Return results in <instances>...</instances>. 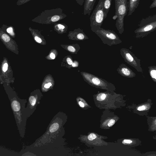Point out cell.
<instances>
[{
	"instance_id": "6da1fadb",
	"label": "cell",
	"mask_w": 156,
	"mask_h": 156,
	"mask_svg": "<svg viewBox=\"0 0 156 156\" xmlns=\"http://www.w3.org/2000/svg\"><path fill=\"white\" fill-rule=\"evenodd\" d=\"M10 105L20 137H24L26 120V101L15 93H8Z\"/></svg>"
},
{
	"instance_id": "7a4b0ae2",
	"label": "cell",
	"mask_w": 156,
	"mask_h": 156,
	"mask_svg": "<svg viewBox=\"0 0 156 156\" xmlns=\"http://www.w3.org/2000/svg\"><path fill=\"white\" fill-rule=\"evenodd\" d=\"M115 12L113 16L116 20L115 27L119 33L121 34L124 32V19L128 12L127 0H115Z\"/></svg>"
},
{
	"instance_id": "3957f363",
	"label": "cell",
	"mask_w": 156,
	"mask_h": 156,
	"mask_svg": "<svg viewBox=\"0 0 156 156\" xmlns=\"http://www.w3.org/2000/svg\"><path fill=\"white\" fill-rule=\"evenodd\" d=\"M139 27L134 31L136 38H142L156 30V14L142 19L139 22Z\"/></svg>"
},
{
	"instance_id": "277c9868",
	"label": "cell",
	"mask_w": 156,
	"mask_h": 156,
	"mask_svg": "<svg viewBox=\"0 0 156 156\" xmlns=\"http://www.w3.org/2000/svg\"><path fill=\"white\" fill-rule=\"evenodd\" d=\"M66 16L62 9L57 8L44 11L32 21L40 23H50L58 22Z\"/></svg>"
},
{
	"instance_id": "5b68a950",
	"label": "cell",
	"mask_w": 156,
	"mask_h": 156,
	"mask_svg": "<svg viewBox=\"0 0 156 156\" xmlns=\"http://www.w3.org/2000/svg\"><path fill=\"white\" fill-rule=\"evenodd\" d=\"M104 0H99L90 18L91 30L94 32L101 27L106 18L104 10Z\"/></svg>"
},
{
	"instance_id": "8992f818",
	"label": "cell",
	"mask_w": 156,
	"mask_h": 156,
	"mask_svg": "<svg viewBox=\"0 0 156 156\" xmlns=\"http://www.w3.org/2000/svg\"><path fill=\"white\" fill-rule=\"evenodd\" d=\"M95 33L104 44L112 46L122 43V41L113 30L100 27Z\"/></svg>"
},
{
	"instance_id": "52a82bcc",
	"label": "cell",
	"mask_w": 156,
	"mask_h": 156,
	"mask_svg": "<svg viewBox=\"0 0 156 156\" xmlns=\"http://www.w3.org/2000/svg\"><path fill=\"white\" fill-rule=\"evenodd\" d=\"M120 53L125 62L134 68L138 72L143 73V70L141 66L140 60L135 56L129 50L122 48Z\"/></svg>"
},
{
	"instance_id": "ba28073f",
	"label": "cell",
	"mask_w": 156,
	"mask_h": 156,
	"mask_svg": "<svg viewBox=\"0 0 156 156\" xmlns=\"http://www.w3.org/2000/svg\"><path fill=\"white\" fill-rule=\"evenodd\" d=\"M87 79L95 86L102 88H110L114 87V85L102 78L88 74Z\"/></svg>"
},
{
	"instance_id": "9c48e42d",
	"label": "cell",
	"mask_w": 156,
	"mask_h": 156,
	"mask_svg": "<svg viewBox=\"0 0 156 156\" xmlns=\"http://www.w3.org/2000/svg\"><path fill=\"white\" fill-rule=\"evenodd\" d=\"M118 73L124 77L132 78L136 76V73L129 67L122 63L116 69Z\"/></svg>"
},
{
	"instance_id": "30bf717a",
	"label": "cell",
	"mask_w": 156,
	"mask_h": 156,
	"mask_svg": "<svg viewBox=\"0 0 156 156\" xmlns=\"http://www.w3.org/2000/svg\"><path fill=\"white\" fill-rule=\"evenodd\" d=\"M96 0H84L83 14L90 15Z\"/></svg>"
},
{
	"instance_id": "8fae6325",
	"label": "cell",
	"mask_w": 156,
	"mask_h": 156,
	"mask_svg": "<svg viewBox=\"0 0 156 156\" xmlns=\"http://www.w3.org/2000/svg\"><path fill=\"white\" fill-rule=\"evenodd\" d=\"M140 0H129L128 2V16L132 15L137 8L140 3Z\"/></svg>"
},
{
	"instance_id": "7c38bea8",
	"label": "cell",
	"mask_w": 156,
	"mask_h": 156,
	"mask_svg": "<svg viewBox=\"0 0 156 156\" xmlns=\"http://www.w3.org/2000/svg\"><path fill=\"white\" fill-rule=\"evenodd\" d=\"M148 71L152 80L156 82V66H151L148 67Z\"/></svg>"
},
{
	"instance_id": "4fadbf2b",
	"label": "cell",
	"mask_w": 156,
	"mask_h": 156,
	"mask_svg": "<svg viewBox=\"0 0 156 156\" xmlns=\"http://www.w3.org/2000/svg\"><path fill=\"white\" fill-rule=\"evenodd\" d=\"M112 0H104L103 2L104 10L106 17L110 8Z\"/></svg>"
},
{
	"instance_id": "5bb4252c",
	"label": "cell",
	"mask_w": 156,
	"mask_h": 156,
	"mask_svg": "<svg viewBox=\"0 0 156 156\" xmlns=\"http://www.w3.org/2000/svg\"><path fill=\"white\" fill-rule=\"evenodd\" d=\"M59 127V124L55 123L52 124L49 128V131L51 133L54 132L57 130Z\"/></svg>"
},
{
	"instance_id": "9a60e30c",
	"label": "cell",
	"mask_w": 156,
	"mask_h": 156,
	"mask_svg": "<svg viewBox=\"0 0 156 156\" xmlns=\"http://www.w3.org/2000/svg\"><path fill=\"white\" fill-rule=\"evenodd\" d=\"M36 99L33 96H31L29 98V102L30 106L33 107L36 103Z\"/></svg>"
},
{
	"instance_id": "2e32d148",
	"label": "cell",
	"mask_w": 156,
	"mask_h": 156,
	"mask_svg": "<svg viewBox=\"0 0 156 156\" xmlns=\"http://www.w3.org/2000/svg\"><path fill=\"white\" fill-rule=\"evenodd\" d=\"M106 97L105 93H99L97 97V99L99 101H101L104 100Z\"/></svg>"
},
{
	"instance_id": "e0dca14e",
	"label": "cell",
	"mask_w": 156,
	"mask_h": 156,
	"mask_svg": "<svg viewBox=\"0 0 156 156\" xmlns=\"http://www.w3.org/2000/svg\"><path fill=\"white\" fill-rule=\"evenodd\" d=\"M3 40L6 42H8L10 40V37L7 34H3L2 36Z\"/></svg>"
},
{
	"instance_id": "ac0fdd59",
	"label": "cell",
	"mask_w": 156,
	"mask_h": 156,
	"mask_svg": "<svg viewBox=\"0 0 156 156\" xmlns=\"http://www.w3.org/2000/svg\"><path fill=\"white\" fill-rule=\"evenodd\" d=\"M30 0H18L16 4L18 5H21L27 3Z\"/></svg>"
},
{
	"instance_id": "d6986e66",
	"label": "cell",
	"mask_w": 156,
	"mask_h": 156,
	"mask_svg": "<svg viewBox=\"0 0 156 156\" xmlns=\"http://www.w3.org/2000/svg\"><path fill=\"white\" fill-rule=\"evenodd\" d=\"M96 138V135L93 133L90 134L88 137V139L90 140H92Z\"/></svg>"
},
{
	"instance_id": "ffe728a7",
	"label": "cell",
	"mask_w": 156,
	"mask_h": 156,
	"mask_svg": "<svg viewBox=\"0 0 156 156\" xmlns=\"http://www.w3.org/2000/svg\"><path fill=\"white\" fill-rule=\"evenodd\" d=\"M153 2L150 6V9H152L156 7V0H152Z\"/></svg>"
},
{
	"instance_id": "44dd1931",
	"label": "cell",
	"mask_w": 156,
	"mask_h": 156,
	"mask_svg": "<svg viewBox=\"0 0 156 156\" xmlns=\"http://www.w3.org/2000/svg\"><path fill=\"white\" fill-rule=\"evenodd\" d=\"M115 123V120L113 119H111L109 121L108 125V126L110 127L113 126Z\"/></svg>"
},
{
	"instance_id": "7402d4cb",
	"label": "cell",
	"mask_w": 156,
	"mask_h": 156,
	"mask_svg": "<svg viewBox=\"0 0 156 156\" xmlns=\"http://www.w3.org/2000/svg\"><path fill=\"white\" fill-rule=\"evenodd\" d=\"M77 38L78 39L82 40L84 38V36L83 34L80 33L77 35Z\"/></svg>"
},
{
	"instance_id": "603a6c76",
	"label": "cell",
	"mask_w": 156,
	"mask_h": 156,
	"mask_svg": "<svg viewBox=\"0 0 156 156\" xmlns=\"http://www.w3.org/2000/svg\"><path fill=\"white\" fill-rule=\"evenodd\" d=\"M8 65L6 63L4 64L3 67V71L4 72H5L8 69Z\"/></svg>"
},
{
	"instance_id": "cb8c5ba5",
	"label": "cell",
	"mask_w": 156,
	"mask_h": 156,
	"mask_svg": "<svg viewBox=\"0 0 156 156\" xmlns=\"http://www.w3.org/2000/svg\"><path fill=\"white\" fill-rule=\"evenodd\" d=\"M7 32L9 34H10L12 35H13L14 34L13 32L12 28L11 27H9L7 29Z\"/></svg>"
},
{
	"instance_id": "d4e9b609",
	"label": "cell",
	"mask_w": 156,
	"mask_h": 156,
	"mask_svg": "<svg viewBox=\"0 0 156 156\" xmlns=\"http://www.w3.org/2000/svg\"><path fill=\"white\" fill-rule=\"evenodd\" d=\"M68 50L72 52H74L75 51V48L72 46H69L68 47Z\"/></svg>"
},
{
	"instance_id": "484cf974",
	"label": "cell",
	"mask_w": 156,
	"mask_h": 156,
	"mask_svg": "<svg viewBox=\"0 0 156 156\" xmlns=\"http://www.w3.org/2000/svg\"><path fill=\"white\" fill-rule=\"evenodd\" d=\"M77 3L81 6L84 3V0H75Z\"/></svg>"
},
{
	"instance_id": "4316f807",
	"label": "cell",
	"mask_w": 156,
	"mask_h": 156,
	"mask_svg": "<svg viewBox=\"0 0 156 156\" xmlns=\"http://www.w3.org/2000/svg\"><path fill=\"white\" fill-rule=\"evenodd\" d=\"M34 39L38 43H41L42 42L41 38L37 36H35Z\"/></svg>"
},
{
	"instance_id": "83f0119b",
	"label": "cell",
	"mask_w": 156,
	"mask_h": 156,
	"mask_svg": "<svg viewBox=\"0 0 156 156\" xmlns=\"http://www.w3.org/2000/svg\"><path fill=\"white\" fill-rule=\"evenodd\" d=\"M59 28L60 29H64L65 28V27L64 25L61 24H58L57 25Z\"/></svg>"
},
{
	"instance_id": "f1b7e54d",
	"label": "cell",
	"mask_w": 156,
	"mask_h": 156,
	"mask_svg": "<svg viewBox=\"0 0 156 156\" xmlns=\"http://www.w3.org/2000/svg\"><path fill=\"white\" fill-rule=\"evenodd\" d=\"M67 62L70 65H71L72 64V63H73V62L72 60L69 58H67Z\"/></svg>"
},
{
	"instance_id": "f546056e",
	"label": "cell",
	"mask_w": 156,
	"mask_h": 156,
	"mask_svg": "<svg viewBox=\"0 0 156 156\" xmlns=\"http://www.w3.org/2000/svg\"><path fill=\"white\" fill-rule=\"evenodd\" d=\"M52 84L51 83H48L45 84L44 87L46 88H48Z\"/></svg>"
},
{
	"instance_id": "4dcf8cb0",
	"label": "cell",
	"mask_w": 156,
	"mask_h": 156,
	"mask_svg": "<svg viewBox=\"0 0 156 156\" xmlns=\"http://www.w3.org/2000/svg\"><path fill=\"white\" fill-rule=\"evenodd\" d=\"M145 109V106L143 105L138 108L137 110L139 111L144 110Z\"/></svg>"
},
{
	"instance_id": "1f68e13d",
	"label": "cell",
	"mask_w": 156,
	"mask_h": 156,
	"mask_svg": "<svg viewBox=\"0 0 156 156\" xmlns=\"http://www.w3.org/2000/svg\"><path fill=\"white\" fill-rule=\"evenodd\" d=\"M123 142L125 143L130 144L132 143V141L129 140H124Z\"/></svg>"
},
{
	"instance_id": "d6a6232c",
	"label": "cell",
	"mask_w": 156,
	"mask_h": 156,
	"mask_svg": "<svg viewBox=\"0 0 156 156\" xmlns=\"http://www.w3.org/2000/svg\"><path fill=\"white\" fill-rule=\"evenodd\" d=\"M50 57L52 59H54L55 58V55L53 53H51L50 55Z\"/></svg>"
},
{
	"instance_id": "836d02e7",
	"label": "cell",
	"mask_w": 156,
	"mask_h": 156,
	"mask_svg": "<svg viewBox=\"0 0 156 156\" xmlns=\"http://www.w3.org/2000/svg\"><path fill=\"white\" fill-rule=\"evenodd\" d=\"M79 104L80 106L82 107H83L84 106V105L83 103L81 101H80L79 102Z\"/></svg>"
},
{
	"instance_id": "e575fe53",
	"label": "cell",
	"mask_w": 156,
	"mask_h": 156,
	"mask_svg": "<svg viewBox=\"0 0 156 156\" xmlns=\"http://www.w3.org/2000/svg\"><path fill=\"white\" fill-rule=\"evenodd\" d=\"M72 66L73 67L76 66V64L75 62L73 63L72 64Z\"/></svg>"
}]
</instances>
